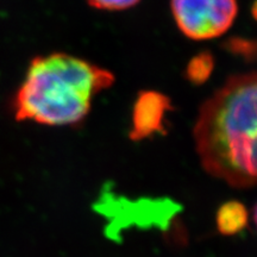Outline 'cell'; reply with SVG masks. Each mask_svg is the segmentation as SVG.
I'll use <instances>...</instances> for the list:
<instances>
[{
	"label": "cell",
	"instance_id": "obj_3",
	"mask_svg": "<svg viewBox=\"0 0 257 257\" xmlns=\"http://www.w3.org/2000/svg\"><path fill=\"white\" fill-rule=\"evenodd\" d=\"M238 12L237 0H172V14L180 31L195 41L224 35Z\"/></svg>",
	"mask_w": 257,
	"mask_h": 257
},
{
	"label": "cell",
	"instance_id": "obj_5",
	"mask_svg": "<svg viewBox=\"0 0 257 257\" xmlns=\"http://www.w3.org/2000/svg\"><path fill=\"white\" fill-rule=\"evenodd\" d=\"M249 223V212L239 201L231 200L218 208L217 229L224 236H233L245 229Z\"/></svg>",
	"mask_w": 257,
	"mask_h": 257
},
{
	"label": "cell",
	"instance_id": "obj_1",
	"mask_svg": "<svg viewBox=\"0 0 257 257\" xmlns=\"http://www.w3.org/2000/svg\"><path fill=\"white\" fill-rule=\"evenodd\" d=\"M256 99L255 73L231 76L201 105L194 126L201 166L234 188L256 184Z\"/></svg>",
	"mask_w": 257,
	"mask_h": 257
},
{
	"label": "cell",
	"instance_id": "obj_7",
	"mask_svg": "<svg viewBox=\"0 0 257 257\" xmlns=\"http://www.w3.org/2000/svg\"><path fill=\"white\" fill-rule=\"evenodd\" d=\"M92 8L107 11H120L135 6L141 0H87Z\"/></svg>",
	"mask_w": 257,
	"mask_h": 257
},
{
	"label": "cell",
	"instance_id": "obj_6",
	"mask_svg": "<svg viewBox=\"0 0 257 257\" xmlns=\"http://www.w3.org/2000/svg\"><path fill=\"white\" fill-rule=\"evenodd\" d=\"M213 67L214 60L212 54L208 51H202L189 61L187 68H186V78L193 85H201L210 78L213 72Z\"/></svg>",
	"mask_w": 257,
	"mask_h": 257
},
{
	"label": "cell",
	"instance_id": "obj_2",
	"mask_svg": "<svg viewBox=\"0 0 257 257\" xmlns=\"http://www.w3.org/2000/svg\"><path fill=\"white\" fill-rule=\"evenodd\" d=\"M113 82L111 72L79 57L37 56L12 101L15 118L51 126L79 124L89 113L93 98Z\"/></svg>",
	"mask_w": 257,
	"mask_h": 257
},
{
	"label": "cell",
	"instance_id": "obj_4",
	"mask_svg": "<svg viewBox=\"0 0 257 257\" xmlns=\"http://www.w3.org/2000/svg\"><path fill=\"white\" fill-rule=\"evenodd\" d=\"M170 110L172 101L167 95L155 91L141 92L134 105L128 136L137 142L166 134V113Z\"/></svg>",
	"mask_w": 257,
	"mask_h": 257
},
{
	"label": "cell",
	"instance_id": "obj_8",
	"mask_svg": "<svg viewBox=\"0 0 257 257\" xmlns=\"http://www.w3.org/2000/svg\"><path fill=\"white\" fill-rule=\"evenodd\" d=\"M227 48L232 53L244 57H253L255 55V44L252 42L240 40V38H234L227 42Z\"/></svg>",
	"mask_w": 257,
	"mask_h": 257
}]
</instances>
